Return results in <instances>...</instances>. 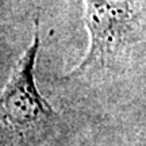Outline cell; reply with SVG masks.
<instances>
[{
	"label": "cell",
	"mask_w": 146,
	"mask_h": 146,
	"mask_svg": "<svg viewBox=\"0 0 146 146\" xmlns=\"http://www.w3.org/2000/svg\"><path fill=\"white\" fill-rule=\"evenodd\" d=\"M89 50L66 78L102 70L119 73L131 49L145 39L146 0H83Z\"/></svg>",
	"instance_id": "6da1fadb"
},
{
	"label": "cell",
	"mask_w": 146,
	"mask_h": 146,
	"mask_svg": "<svg viewBox=\"0 0 146 146\" xmlns=\"http://www.w3.org/2000/svg\"><path fill=\"white\" fill-rule=\"evenodd\" d=\"M39 46V21L35 19L31 43L14 65L0 94V134L19 143L42 138L58 119L35 85L34 68Z\"/></svg>",
	"instance_id": "7a4b0ae2"
}]
</instances>
